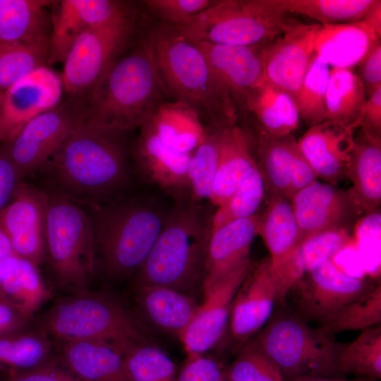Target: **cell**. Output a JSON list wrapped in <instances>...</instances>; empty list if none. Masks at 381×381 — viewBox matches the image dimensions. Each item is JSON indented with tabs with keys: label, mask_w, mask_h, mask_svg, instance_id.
<instances>
[{
	"label": "cell",
	"mask_w": 381,
	"mask_h": 381,
	"mask_svg": "<svg viewBox=\"0 0 381 381\" xmlns=\"http://www.w3.org/2000/svg\"><path fill=\"white\" fill-rule=\"evenodd\" d=\"M145 39L169 93L190 107L205 130L237 124L238 109L228 88L193 42L164 23L152 27Z\"/></svg>",
	"instance_id": "cell-1"
},
{
	"label": "cell",
	"mask_w": 381,
	"mask_h": 381,
	"mask_svg": "<svg viewBox=\"0 0 381 381\" xmlns=\"http://www.w3.org/2000/svg\"><path fill=\"white\" fill-rule=\"evenodd\" d=\"M168 94L144 38L119 57L83 99L85 120L129 131L146 122Z\"/></svg>",
	"instance_id": "cell-2"
},
{
	"label": "cell",
	"mask_w": 381,
	"mask_h": 381,
	"mask_svg": "<svg viewBox=\"0 0 381 381\" xmlns=\"http://www.w3.org/2000/svg\"><path fill=\"white\" fill-rule=\"evenodd\" d=\"M213 213L204 203L176 202L138 270L137 286L166 287L187 294L201 284Z\"/></svg>",
	"instance_id": "cell-3"
},
{
	"label": "cell",
	"mask_w": 381,
	"mask_h": 381,
	"mask_svg": "<svg viewBox=\"0 0 381 381\" xmlns=\"http://www.w3.org/2000/svg\"><path fill=\"white\" fill-rule=\"evenodd\" d=\"M127 133L85 120L47 165L75 193L111 195L129 179Z\"/></svg>",
	"instance_id": "cell-4"
},
{
	"label": "cell",
	"mask_w": 381,
	"mask_h": 381,
	"mask_svg": "<svg viewBox=\"0 0 381 381\" xmlns=\"http://www.w3.org/2000/svg\"><path fill=\"white\" fill-rule=\"evenodd\" d=\"M40 330L59 341L102 340L124 353L150 343L143 327L116 298L107 294H74L57 300L42 316Z\"/></svg>",
	"instance_id": "cell-5"
},
{
	"label": "cell",
	"mask_w": 381,
	"mask_h": 381,
	"mask_svg": "<svg viewBox=\"0 0 381 381\" xmlns=\"http://www.w3.org/2000/svg\"><path fill=\"white\" fill-rule=\"evenodd\" d=\"M169 212L151 201L130 200L97 211L92 222L97 249L112 277L138 270L152 250Z\"/></svg>",
	"instance_id": "cell-6"
},
{
	"label": "cell",
	"mask_w": 381,
	"mask_h": 381,
	"mask_svg": "<svg viewBox=\"0 0 381 381\" xmlns=\"http://www.w3.org/2000/svg\"><path fill=\"white\" fill-rule=\"evenodd\" d=\"M254 341L279 368L285 381L308 377H339L335 357L339 342L298 315L271 316Z\"/></svg>",
	"instance_id": "cell-7"
},
{
	"label": "cell",
	"mask_w": 381,
	"mask_h": 381,
	"mask_svg": "<svg viewBox=\"0 0 381 381\" xmlns=\"http://www.w3.org/2000/svg\"><path fill=\"white\" fill-rule=\"evenodd\" d=\"M46 253L59 284L80 294L88 291L95 269L96 239L85 212L63 197H49Z\"/></svg>",
	"instance_id": "cell-8"
},
{
	"label": "cell",
	"mask_w": 381,
	"mask_h": 381,
	"mask_svg": "<svg viewBox=\"0 0 381 381\" xmlns=\"http://www.w3.org/2000/svg\"><path fill=\"white\" fill-rule=\"evenodd\" d=\"M287 14L270 0H219L186 23L174 26L192 42L265 45L281 32Z\"/></svg>",
	"instance_id": "cell-9"
},
{
	"label": "cell",
	"mask_w": 381,
	"mask_h": 381,
	"mask_svg": "<svg viewBox=\"0 0 381 381\" xmlns=\"http://www.w3.org/2000/svg\"><path fill=\"white\" fill-rule=\"evenodd\" d=\"M135 19L101 25L84 32L64 61L62 81L69 97L83 99L133 44Z\"/></svg>",
	"instance_id": "cell-10"
},
{
	"label": "cell",
	"mask_w": 381,
	"mask_h": 381,
	"mask_svg": "<svg viewBox=\"0 0 381 381\" xmlns=\"http://www.w3.org/2000/svg\"><path fill=\"white\" fill-rule=\"evenodd\" d=\"M85 117V101L68 97L31 120L11 142L3 144L20 180L47 165Z\"/></svg>",
	"instance_id": "cell-11"
},
{
	"label": "cell",
	"mask_w": 381,
	"mask_h": 381,
	"mask_svg": "<svg viewBox=\"0 0 381 381\" xmlns=\"http://www.w3.org/2000/svg\"><path fill=\"white\" fill-rule=\"evenodd\" d=\"M319 26L286 17L281 32L261 49L265 83L295 99L316 56L314 45Z\"/></svg>",
	"instance_id": "cell-12"
},
{
	"label": "cell",
	"mask_w": 381,
	"mask_h": 381,
	"mask_svg": "<svg viewBox=\"0 0 381 381\" xmlns=\"http://www.w3.org/2000/svg\"><path fill=\"white\" fill-rule=\"evenodd\" d=\"M371 288L365 280L345 274L327 260L306 273L288 294H294L298 317L322 324Z\"/></svg>",
	"instance_id": "cell-13"
},
{
	"label": "cell",
	"mask_w": 381,
	"mask_h": 381,
	"mask_svg": "<svg viewBox=\"0 0 381 381\" xmlns=\"http://www.w3.org/2000/svg\"><path fill=\"white\" fill-rule=\"evenodd\" d=\"M64 92L61 74L40 66L0 94V144L11 142L33 119L56 107Z\"/></svg>",
	"instance_id": "cell-14"
},
{
	"label": "cell",
	"mask_w": 381,
	"mask_h": 381,
	"mask_svg": "<svg viewBox=\"0 0 381 381\" xmlns=\"http://www.w3.org/2000/svg\"><path fill=\"white\" fill-rule=\"evenodd\" d=\"M51 14L47 65L64 61L74 42L95 27L135 19L128 2L118 0H61Z\"/></svg>",
	"instance_id": "cell-15"
},
{
	"label": "cell",
	"mask_w": 381,
	"mask_h": 381,
	"mask_svg": "<svg viewBox=\"0 0 381 381\" xmlns=\"http://www.w3.org/2000/svg\"><path fill=\"white\" fill-rule=\"evenodd\" d=\"M256 140L257 166L265 191L271 197L291 200L297 192L317 180L291 134L273 136L258 129Z\"/></svg>",
	"instance_id": "cell-16"
},
{
	"label": "cell",
	"mask_w": 381,
	"mask_h": 381,
	"mask_svg": "<svg viewBox=\"0 0 381 381\" xmlns=\"http://www.w3.org/2000/svg\"><path fill=\"white\" fill-rule=\"evenodd\" d=\"M49 195L19 183L8 205L0 212V225L15 254L39 266L46 253V218Z\"/></svg>",
	"instance_id": "cell-17"
},
{
	"label": "cell",
	"mask_w": 381,
	"mask_h": 381,
	"mask_svg": "<svg viewBox=\"0 0 381 381\" xmlns=\"http://www.w3.org/2000/svg\"><path fill=\"white\" fill-rule=\"evenodd\" d=\"M279 291L269 256L250 264L234 298L229 317L230 330L236 341L246 342L268 322L278 302Z\"/></svg>",
	"instance_id": "cell-18"
},
{
	"label": "cell",
	"mask_w": 381,
	"mask_h": 381,
	"mask_svg": "<svg viewBox=\"0 0 381 381\" xmlns=\"http://www.w3.org/2000/svg\"><path fill=\"white\" fill-rule=\"evenodd\" d=\"M250 260L221 279L207 291L195 315L180 337L188 355H202L223 335L234 298L248 272Z\"/></svg>",
	"instance_id": "cell-19"
},
{
	"label": "cell",
	"mask_w": 381,
	"mask_h": 381,
	"mask_svg": "<svg viewBox=\"0 0 381 381\" xmlns=\"http://www.w3.org/2000/svg\"><path fill=\"white\" fill-rule=\"evenodd\" d=\"M291 203L300 242L320 231L346 227L349 222L362 214L350 189H339L317 180L297 192Z\"/></svg>",
	"instance_id": "cell-20"
},
{
	"label": "cell",
	"mask_w": 381,
	"mask_h": 381,
	"mask_svg": "<svg viewBox=\"0 0 381 381\" xmlns=\"http://www.w3.org/2000/svg\"><path fill=\"white\" fill-rule=\"evenodd\" d=\"M140 127L132 149L139 171L176 202L189 200L188 171L192 154L181 153L165 145L145 123Z\"/></svg>",
	"instance_id": "cell-21"
},
{
	"label": "cell",
	"mask_w": 381,
	"mask_h": 381,
	"mask_svg": "<svg viewBox=\"0 0 381 381\" xmlns=\"http://www.w3.org/2000/svg\"><path fill=\"white\" fill-rule=\"evenodd\" d=\"M356 129L353 125L324 121L309 127L297 140L318 178L332 186L347 178Z\"/></svg>",
	"instance_id": "cell-22"
},
{
	"label": "cell",
	"mask_w": 381,
	"mask_h": 381,
	"mask_svg": "<svg viewBox=\"0 0 381 381\" xmlns=\"http://www.w3.org/2000/svg\"><path fill=\"white\" fill-rule=\"evenodd\" d=\"M193 42L203 54L214 74L228 88L237 109L244 110L248 96L265 83L261 59V49L264 45Z\"/></svg>",
	"instance_id": "cell-23"
},
{
	"label": "cell",
	"mask_w": 381,
	"mask_h": 381,
	"mask_svg": "<svg viewBox=\"0 0 381 381\" xmlns=\"http://www.w3.org/2000/svg\"><path fill=\"white\" fill-rule=\"evenodd\" d=\"M258 215L234 221L211 231L201 284L202 292L250 260V246L257 235Z\"/></svg>",
	"instance_id": "cell-24"
},
{
	"label": "cell",
	"mask_w": 381,
	"mask_h": 381,
	"mask_svg": "<svg viewBox=\"0 0 381 381\" xmlns=\"http://www.w3.org/2000/svg\"><path fill=\"white\" fill-rule=\"evenodd\" d=\"M58 341L61 367L80 380L130 381L118 346L102 340Z\"/></svg>",
	"instance_id": "cell-25"
},
{
	"label": "cell",
	"mask_w": 381,
	"mask_h": 381,
	"mask_svg": "<svg viewBox=\"0 0 381 381\" xmlns=\"http://www.w3.org/2000/svg\"><path fill=\"white\" fill-rule=\"evenodd\" d=\"M353 242L347 227L320 231L301 241L286 259L272 268L279 284L278 302L284 304L291 287L314 266L332 260Z\"/></svg>",
	"instance_id": "cell-26"
},
{
	"label": "cell",
	"mask_w": 381,
	"mask_h": 381,
	"mask_svg": "<svg viewBox=\"0 0 381 381\" xmlns=\"http://www.w3.org/2000/svg\"><path fill=\"white\" fill-rule=\"evenodd\" d=\"M380 41V37L363 21L320 24L314 48L332 68L353 69Z\"/></svg>",
	"instance_id": "cell-27"
},
{
	"label": "cell",
	"mask_w": 381,
	"mask_h": 381,
	"mask_svg": "<svg viewBox=\"0 0 381 381\" xmlns=\"http://www.w3.org/2000/svg\"><path fill=\"white\" fill-rule=\"evenodd\" d=\"M349 188L362 213L378 210L381 203V134L359 127L347 172Z\"/></svg>",
	"instance_id": "cell-28"
},
{
	"label": "cell",
	"mask_w": 381,
	"mask_h": 381,
	"mask_svg": "<svg viewBox=\"0 0 381 381\" xmlns=\"http://www.w3.org/2000/svg\"><path fill=\"white\" fill-rule=\"evenodd\" d=\"M255 167L245 131L237 124L222 130L210 202L217 207L224 204Z\"/></svg>",
	"instance_id": "cell-29"
},
{
	"label": "cell",
	"mask_w": 381,
	"mask_h": 381,
	"mask_svg": "<svg viewBox=\"0 0 381 381\" xmlns=\"http://www.w3.org/2000/svg\"><path fill=\"white\" fill-rule=\"evenodd\" d=\"M135 298L147 320L158 329L179 339L199 306L188 294L161 286H138Z\"/></svg>",
	"instance_id": "cell-30"
},
{
	"label": "cell",
	"mask_w": 381,
	"mask_h": 381,
	"mask_svg": "<svg viewBox=\"0 0 381 381\" xmlns=\"http://www.w3.org/2000/svg\"><path fill=\"white\" fill-rule=\"evenodd\" d=\"M144 123L165 145L184 154H192L205 135L198 114L177 100L162 103Z\"/></svg>",
	"instance_id": "cell-31"
},
{
	"label": "cell",
	"mask_w": 381,
	"mask_h": 381,
	"mask_svg": "<svg viewBox=\"0 0 381 381\" xmlns=\"http://www.w3.org/2000/svg\"><path fill=\"white\" fill-rule=\"evenodd\" d=\"M54 1L0 0V43L49 42L51 15Z\"/></svg>",
	"instance_id": "cell-32"
},
{
	"label": "cell",
	"mask_w": 381,
	"mask_h": 381,
	"mask_svg": "<svg viewBox=\"0 0 381 381\" xmlns=\"http://www.w3.org/2000/svg\"><path fill=\"white\" fill-rule=\"evenodd\" d=\"M38 267L14 253L6 261L2 272V300L16 307L29 318L50 296Z\"/></svg>",
	"instance_id": "cell-33"
},
{
	"label": "cell",
	"mask_w": 381,
	"mask_h": 381,
	"mask_svg": "<svg viewBox=\"0 0 381 381\" xmlns=\"http://www.w3.org/2000/svg\"><path fill=\"white\" fill-rule=\"evenodd\" d=\"M244 110L253 114L258 129L273 136L291 134L301 119L294 97L265 82L250 93Z\"/></svg>",
	"instance_id": "cell-34"
},
{
	"label": "cell",
	"mask_w": 381,
	"mask_h": 381,
	"mask_svg": "<svg viewBox=\"0 0 381 381\" xmlns=\"http://www.w3.org/2000/svg\"><path fill=\"white\" fill-rule=\"evenodd\" d=\"M257 235L269 253L272 268L279 266L300 242V232L291 200L271 197L268 205L258 215Z\"/></svg>",
	"instance_id": "cell-35"
},
{
	"label": "cell",
	"mask_w": 381,
	"mask_h": 381,
	"mask_svg": "<svg viewBox=\"0 0 381 381\" xmlns=\"http://www.w3.org/2000/svg\"><path fill=\"white\" fill-rule=\"evenodd\" d=\"M367 100L364 87L353 69L332 68L325 97V121L359 128Z\"/></svg>",
	"instance_id": "cell-36"
},
{
	"label": "cell",
	"mask_w": 381,
	"mask_h": 381,
	"mask_svg": "<svg viewBox=\"0 0 381 381\" xmlns=\"http://www.w3.org/2000/svg\"><path fill=\"white\" fill-rule=\"evenodd\" d=\"M278 10L301 14L322 25L362 21L380 0H270Z\"/></svg>",
	"instance_id": "cell-37"
},
{
	"label": "cell",
	"mask_w": 381,
	"mask_h": 381,
	"mask_svg": "<svg viewBox=\"0 0 381 381\" xmlns=\"http://www.w3.org/2000/svg\"><path fill=\"white\" fill-rule=\"evenodd\" d=\"M339 376L381 377V327L373 326L361 330L349 343H339L335 357Z\"/></svg>",
	"instance_id": "cell-38"
},
{
	"label": "cell",
	"mask_w": 381,
	"mask_h": 381,
	"mask_svg": "<svg viewBox=\"0 0 381 381\" xmlns=\"http://www.w3.org/2000/svg\"><path fill=\"white\" fill-rule=\"evenodd\" d=\"M52 352L49 337L41 330H23L0 335V370H29L49 362Z\"/></svg>",
	"instance_id": "cell-39"
},
{
	"label": "cell",
	"mask_w": 381,
	"mask_h": 381,
	"mask_svg": "<svg viewBox=\"0 0 381 381\" xmlns=\"http://www.w3.org/2000/svg\"><path fill=\"white\" fill-rule=\"evenodd\" d=\"M222 130H205L202 142L191 155L188 172L189 200L192 202L203 203L202 201L210 200L218 166Z\"/></svg>",
	"instance_id": "cell-40"
},
{
	"label": "cell",
	"mask_w": 381,
	"mask_h": 381,
	"mask_svg": "<svg viewBox=\"0 0 381 381\" xmlns=\"http://www.w3.org/2000/svg\"><path fill=\"white\" fill-rule=\"evenodd\" d=\"M49 43H0V94L34 69L47 66Z\"/></svg>",
	"instance_id": "cell-41"
},
{
	"label": "cell",
	"mask_w": 381,
	"mask_h": 381,
	"mask_svg": "<svg viewBox=\"0 0 381 381\" xmlns=\"http://www.w3.org/2000/svg\"><path fill=\"white\" fill-rule=\"evenodd\" d=\"M380 322L381 285L379 284L339 309L320 328L334 336L344 331L363 330Z\"/></svg>",
	"instance_id": "cell-42"
},
{
	"label": "cell",
	"mask_w": 381,
	"mask_h": 381,
	"mask_svg": "<svg viewBox=\"0 0 381 381\" xmlns=\"http://www.w3.org/2000/svg\"><path fill=\"white\" fill-rule=\"evenodd\" d=\"M329 66L317 55L294 99L301 119L309 126L325 121V97Z\"/></svg>",
	"instance_id": "cell-43"
},
{
	"label": "cell",
	"mask_w": 381,
	"mask_h": 381,
	"mask_svg": "<svg viewBox=\"0 0 381 381\" xmlns=\"http://www.w3.org/2000/svg\"><path fill=\"white\" fill-rule=\"evenodd\" d=\"M265 191L261 174L255 167L232 195L213 213L212 231L234 221L256 214Z\"/></svg>",
	"instance_id": "cell-44"
},
{
	"label": "cell",
	"mask_w": 381,
	"mask_h": 381,
	"mask_svg": "<svg viewBox=\"0 0 381 381\" xmlns=\"http://www.w3.org/2000/svg\"><path fill=\"white\" fill-rule=\"evenodd\" d=\"M126 374L130 381H176L174 362L159 347L147 343L124 353Z\"/></svg>",
	"instance_id": "cell-45"
},
{
	"label": "cell",
	"mask_w": 381,
	"mask_h": 381,
	"mask_svg": "<svg viewBox=\"0 0 381 381\" xmlns=\"http://www.w3.org/2000/svg\"><path fill=\"white\" fill-rule=\"evenodd\" d=\"M223 376L229 381H285L277 365L254 340L243 346Z\"/></svg>",
	"instance_id": "cell-46"
},
{
	"label": "cell",
	"mask_w": 381,
	"mask_h": 381,
	"mask_svg": "<svg viewBox=\"0 0 381 381\" xmlns=\"http://www.w3.org/2000/svg\"><path fill=\"white\" fill-rule=\"evenodd\" d=\"M211 0H145L144 5L162 23L179 25L208 8Z\"/></svg>",
	"instance_id": "cell-47"
},
{
	"label": "cell",
	"mask_w": 381,
	"mask_h": 381,
	"mask_svg": "<svg viewBox=\"0 0 381 381\" xmlns=\"http://www.w3.org/2000/svg\"><path fill=\"white\" fill-rule=\"evenodd\" d=\"M224 374L222 365L202 355H188L176 381H219Z\"/></svg>",
	"instance_id": "cell-48"
},
{
	"label": "cell",
	"mask_w": 381,
	"mask_h": 381,
	"mask_svg": "<svg viewBox=\"0 0 381 381\" xmlns=\"http://www.w3.org/2000/svg\"><path fill=\"white\" fill-rule=\"evenodd\" d=\"M353 71L364 87L367 98L381 87L380 41L355 66Z\"/></svg>",
	"instance_id": "cell-49"
},
{
	"label": "cell",
	"mask_w": 381,
	"mask_h": 381,
	"mask_svg": "<svg viewBox=\"0 0 381 381\" xmlns=\"http://www.w3.org/2000/svg\"><path fill=\"white\" fill-rule=\"evenodd\" d=\"M8 381H81L63 367L49 362L22 371L10 372Z\"/></svg>",
	"instance_id": "cell-50"
},
{
	"label": "cell",
	"mask_w": 381,
	"mask_h": 381,
	"mask_svg": "<svg viewBox=\"0 0 381 381\" xmlns=\"http://www.w3.org/2000/svg\"><path fill=\"white\" fill-rule=\"evenodd\" d=\"M20 181L18 171L3 145L0 147V212L11 200Z\"/></svg>",
	"instance_id": "cell-51"
},
{
	"label": "cell",
	"mask_w": 381,
	"mask_h": 381,
	"mask_svg": "<svg viewBox=\"0 0 381 381\" xmlns=\"http://www.w3.org/2000/svg\"><path fill=\"white\" fill-rule=\"evenodd\" d=\"M30 320L14 306L0 300V335L23 330Z\"/></svg>",
	"instance_id": "cell-52"
},
{
	"label": "cell",
	"mask_w": 381,
	"mask_h": 381,
	"mask_svg": "<svg viewBox=\"0 0 381 381\" xmlns=\"http://www.w3.org/2000/svg\"><path fill=\"white\" fill-rule=\"evenodd\" d=\"M359 127L381 134V87L367 98L359 119Z\"/></svg>",
	"instance_id": "cell-53"
},
{
	"label": "cell",
	"mask_w": 381,
	"mask_h": 381,
	"mask_svg": "<svg viewBox=\"0 0 381 381\" xmlns=\"http://www.w3.org/2000/svg\"><path fill=\"white\" fill-rule=\"evenodd\" d=\"M14 253L11 241L0 225V300H2L1 283L4 267L6 261Z\"/></svg>",
	"instance_id": "cell-54"
},
{
	"label": "cell",
	"mask_w": 381,
	"mask_h": 381,
	"mask_svg": "<svg viewBox=\"0 0 381 381\" xmlns=\"http://www.w3.org/2000/svg\"><path fill=\"white\" fill-rule=\"evenodd\" d=\"M381 37V1L367 14L362 20Z\"/></svg>",
	"instance_id": "cell-55"
},
{
	"label": "cell",
	"mask_w": 381,
	"mask_h": 381,
	"mask_svg": "<svg viewBox=\"0 0 381 381\" xmlns=\"http://www.w3.org/2000/svg\"><path fill=\"white\" fill-rule=\"evenodd\" d=\"M377 379L369 377H357L353 379H345L340 377H308L296 379L291 381H376Z\"/></svg>",
	"instance_id": "cell-56"
},
{
	"label": "cell",
	"mask_w": 381,
	"mask_h": 381,
	"mask_svg": "<svg viewBox=\"0 0 381 381\" xmlns=\"http://www.w3.org/2000/svg\"><path fill=\"white\" fill-rule=\"evenodd\" d=\"M219 381H229L226 378H225L224 376L219 380Z\"/></svg>",
	"instance_id": "cell-57"
}]
</instances>
